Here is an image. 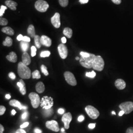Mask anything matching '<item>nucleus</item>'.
<instances>
[{
  "label": "nucleus",
  "mask_w": 133,
  "mask_h": 133,
  "mask_svg": "<svg viewBox=\"0 0 133 133\" xmlns=\"http://www.w3.org/2000/svg\"><path fill=\"white\" fill-rule=\"evenodd\" d=\"M51 22L52 24L56 28H59L61 26L60 15L59 13H56L51 17Z\"/></svg>",
  "instance_id": "nucleus-12"
},
{
  "label": "nucleus",
  "mask_w": 133,
  "mask_h": 133,
  "mask_svg": "<svg viewBox=\"0 0 133 133\" xmlns=\"http://www.w3.org/2000/svg\"><path fill=\"white\" fill-rule=\"evenodd\" d=\"M126 133H133V127H130L128 128Z\"/></svg>",
  "instance_id": "nucleus-41"
},
{
  "label": "nucleus",
  "mask_w": 133,
  "mask_h": 133,
  "mask_svg": "<svg viewBox=\"0 0 133 133\" xmlns=\"http://www.w3.org/2000/svg\"><path fill=\"white\" fill-rule=\"evenodd\" d=\"M7 8V7L6 6H1V8H0V16H1V17H2L3 16L5 11Z\"/></svg>",
  "instance_id": "nucleus-32"
},
{
  "label": "nucleus",
  "mask_w": 133,
  "mask_h": 133,
  "mask_svg": "<svg viewBox=\"0 0 133 133\" xmlns=\"http://www.w3.org/2000/svg\"><path fill=\"white\" fill-rule=\"evenodd\" d=\"M95 123H91L90 124L88 125V127L90 129H94L95 127Z\"/></svg>",
  "instance_id": "nucleus-47"
},
{
  "label": "nucleus",
  "mask_w": 133,
  "mask_h": 133,
  "mask_svg": "<svg viewBox=\"0 0 133 133\" xmlns=\"http://www.w3.org/2000/svg\"><path fill=\"white\" fill-rule=\"evenodd\" d=\"M29 98L31 100L32 107L34 108H38L41 102L39 95L35 92H31L29 95Z\"/></svg>",
  "instance_id": "nucleus-7"
},
{
  "label": "nucleus",
  "mask_w": 133,
  "mask_h": 133,
  "mask_svg": "<svg viewBox=\"0 0 133 133\" xmlns=\"http://www.w3.org/2000/svg\"><path fill=\"white\" fill-rule=\"evenodd\" d=\"M53 106V101L51 97L48 96H44L40 102V106L45 109H50Z\"/></svg>",
  "instance_id": "nucleus-6"
},
{
  "label": "nucleus",
  "mask_w": 133,
  "mask_h": 133,
  "mask_svg": "<svg viewBox=\"0 0 133 133\" xmlns=\"http://www.w3.org/2000/svg\"><path fill=\"white\" fill-rule=\"evenodd\" d=\"M28 115V113L27 112H24L23 114H22L21 117H22V118L23 119H25V118H26V117H27Z\"/></svg>",
  "instance_id": "nucleus-45"
},
{
  "label": "nucleus",
  "mask_w": 133,
  "mask_h": 133,
  "mask_svg": "<svg viewBox=\"0 0 133 133\" xmlns=\"http://www.w3.org/2000/svg\"><path fill=\"white\" fill-rule=\"evenodd\" d=\"M16 133H26V132L25 130H23L22 129H19L16 131Z\"/></svg>",
  "instance_id": "nucleus-43"
},
{
  "label": "nucleus",
  "mask_w": 133,
  "mask_h": 133,
  "mask_svg": "<svg viewBox=\"0 0 133 133\" xmlns=\"http://www.w3.org/2000/svg\"><path fill=\"white\" fill-rule=\"evenodd\" d=\"M37 48L35 46H32L31 47V56L32 57H34L36 55Z\"/></svg>",
  "instance_id": "nucleus-34"
},
{
  "label": "nucleus",
  "mask_w": 133,
  "mask_h": 133,
  "mask_svg": "<svg viewBox=\"0 0 133 133\" xmlns=\"http://www.w3.org/2000/svg\"><path fill=\"white\" fill-rule=\"evenodd\" d=\"M19 90H20V93L22 94L23 95H24L26 94V88L25 86H24L23 88H22L19 89Z\"/></svg>",
  "instance_id": "nucleus-37"
},
{
  "label": "nucleus",
  "mask_w": 133,
  "mask_h": 133,
  "mask_svg": "<svg viewBox=\"0 0 133 133\" xmlns=\"http://www.w3.org/2000/svg\"><path fill=\"white\" fill-rule=\"evenodd\" d=\"M6 98L7 99H11V96L9 94H7V95H6Z\"/></svg>",
  "instance_id": "nucleus-54"
},
{
  "label": "nucleus",
  "mask_w": 133,
  "mask_h": 133,
  "mask_svg": "<svg viewBox=\"0 0 133 133\" xmlns=\"http://www.w3.org/2000/svg\"><path fill=\"white\" fill-rule=\"evenodd\" d=\"M20 46L21 49L24 52H26L28 50L29 46V44L28 42H26L23 40H22L20 43Z\"/></svg>",
  "instance_id": "nucleus-24"
},
{
  "label": "nucleus",
  "mask_w": 133,
  "mask_h": 133,
  "mask_svg": "<svg viewBox=\"0 0 133 133\" xmlns=\"http://www.w3.org/2000/svg\"><path fill=\"white\" fill-rule=\"evenodd\" d=\"M105 66V62L103 58L100 56H96L94 62L93 63L92 68L94 70L101 71L104 69Z\"/></svg>",
  "instance_id": "nucleus-3"
},
{
  "label": "nucleus",
  "mask_w": 133,
  "mask_h": 133,
  "mask_svg": "<svg viewBox=\"0 0 133 133\" xmlns=\"http://www.w3.org/2000/svg\"><path fill=\"white\" fill-rule=\"evenodd\" d=\"M23 41L26 42H28L29 43L30 41H31V39L30 38L27 37V36H24L23 37Z\"/></svg>",
  "instance_id": "nucleus-39"
},
{
  "label": "nucleus",
  "mask_w": 133,
  "mask_h": 133,
  "mask_svg": "<svg viewBox=\"0 0 133 133\" xmlns=\"http://www.w3.org/2000/svg\"><path fill=\"white\" fill-rule=\"evenodd\" d=\"M60 6L62 7H66L68 5L69 0H59Z\"/></svg>",
  "instance_id": "nucleus-29"
},
{
  "label": "nucleus",
  "mask_w": 133,
  "mask_h": 133,
  "mask_svg": "<svg viewBox=\"0 0 133 133\" xmlns=\"http://www.w3.org/2000/svg\"><path fill=\"white\" fill-rule=\"evenodd\" d=\"M115 87L119 90H123L126 87V83L122 79H118L115 81Z\"/></svg>",
  "instance_id": "nucleus-15"
},
{
  "label": "nucleus",
  "mask_w": 133,
  "mask_h": 133,
  "mask_svg": "<svg viewBox=\"0 0 133 133\" xmlns=\"http://www.w3.org/2000/svg\"><path fill=\"white\" fill-rule=\"evenodd\" d=\"M6 110V108L4 106H0V115H2L4 114Z\"/></svg>",
  "instance_id": "nucleus-35"
},
{
  "label": "nucleus",
  "mask_w": 133,
  "mask_h": 133,
  "mask_svg": "<svg viewBox=\"0 0 133 133\" xmlns=\"http://www.w3.org/2000/svg\"><path fill=\"white\" fill-rule=\"evenodd\" d=\"M64 77L66 81L71 86H76L77 84L76 79L74 74L69 71H65L64 73Z\"/></svg>",
  "instance_id": "nucleus-9"
},
{
  "label": "nucleus",
  "mask_w": 133,
  "mask_h": 133,
  "mask_svg": "<svg viewBox=\"0 0 133 133\" xmlns=\"http://www.w3.org/2000/svg\"><path fill=\"white\" fill-rule=\"evenodd\" d=\"M61 131H62V132H64V129L63 128H62V129H61Z\"/></svg>",
  "instance_id": "nucleus-58"
},
{
  "label": "nucleus",
  "mask_w": 133,
  "mask_h": 133,
  "mask_svg": "<svg viewBox=\"0 0 133 133\" xmlns=\"http://www.w3.org/2000/svg\"><path fill=\"white\" fill-rule=\"evenodd\" d=\"M50 55V52L49 51H44L41 52L40 57H49Z\"/></svg>",
  "instance_id": "nucleus-30"
},
{
  "label": "nucleus",
  "mask_w": 133,
  "mask_h": 133,
  "mask_svg": "<svg viewBox=\"0 0 133 133\" xmlns=\"http://www.w3.org/2000/svg\"><path fill=\"white\" fill-rule=\"evenodd\" d=\"M9 104L13 107L19 108L20 109H22V105L21 104L20 101L16 100H12L10 101L9 102Z\"/></svg>",
  "instance_id": "nucleus-21"
},
{
  "label": "nucleus",
  "mask_w": 133,
  "mask_h": 133,
  "mask_svg": "<svg viewBox=\"0 0 133 133\" xmlns=\"http://www.w3.org/2000/svg\"><path fill=\"white\" fill-rule=\"evenodd\" d=\"M22 62L24 64H25L26 66L29 65L31 62V58L30 57L29 54L27 52H24L22 56Z\"/></svg>",
  "instance_id": "nucleus-16"
},
{
  "label": "nucleus",
  "mask_w": 133,
  "mask_h": 133,
  "mask_svg": "<svg viewBox=\"0 0 133 133\" xmlns=\"http://www.w3.org/2000/svg\"><path fill=\"white\" fill-rule=\"evenodd\" d=\"M23 36L22 35L20 34V35H19L17 36V39L18 41H22V40H23Z\"/></svg>",
  "instance_id": "nucleus-44"
},
{
  "label": "nucleus",
  "mask_w": 133,
  "mask_h": 133,
  "mask_svg": "<svg viewBox=\"0 0 133 133\" xmlns=\"http://www.w3.org/2000/svg\"><path fill=\"white\" fill-rule=\"evenodd\" d=\"M72 120V115L70 112H68L63 115L62 118V121L64 123L65 128L68 129L70 128V123Z\"/></svg>",
  "instance_id": "nucleus-13"
},
{
  "label": "nucleus",
  "mask_w": 133,
  "mask_h": 133,
  "mask_svg": "<svg viewBox=\"0 0 133 133\" xmlns=\"http://www.w3.org/2000/svg\"><path fill=\"white\" fill-rule=\"evenodd\" d=\"M2 31L6 34L10 36H13L14 34V31L10 27H6L2 29Z\"/></svg>",
  "instance_id": "nucleus-22"
},
{
  "label": "nucleus",
  "mask_w": 133,
  "mask_h": 133,
  "mask_svg": "<svg viewBox=\"0 0 133 133\" xmlns=\"http://www.w3.org/2000/svg\"><path fill=\"white\" fill-rule=\"evenodd\" d=\"M36 91L38 93H42L44 91L45 86L44 84L42 82H38L36 86Z\"/></svg>",
  "instance_id": "nucleus-19"
},
{
  "label": "nucleus",
  "mask_w": 133,
  "mask_h": 133,
  "mask_svg": "<svg viewBox=\"0 0 133 133\" xmlns=\"http://www.w3.org/2000/svg\"><path fill=\"white\" fill-rule=\"evenodd\" d=\"M95 57L96 55L95 54L91 53H90V56L87 58H84L81 56V58L79 60V62L81 66H83V67L86 68H92L93 66V63L95 59Z\"/></svg>",
  "instance_id": "nucleus-2"
},
{
  "label": "nucleus",
  "mask_w": 133,
  "mask_h": 133,
  "mask_svg": "<svg viewBox=\"0 0 133 133\" xmlns=\"http://www.w3.org/2000/svg\"><path fill=\"white\" fill-rule=\"evenodd\" d=\"M8 76H9V77L11 78H12V79H14L15 78V77H16L15 75L13 73V72H11V73H9Z\"/></svg>",
  "instance_id": "nucleus-38"
},
{
  "label": "nucleus",
  "mask_w": 133,
  "mask_h": 133,
  "mask_svg": "<svg viewBox=\"0 0 133 133\" xmlns=\"http://www.w3.org/2000/svg\"><path fill=\"white\" fill-rule=\"evenodd\" d=\"M29 123H28V122H25V123H24L22 125H21V126H20V128H21V129H23V128H26V127H27L28 125H29Z\"/></svg>",
  "instance_id": "nucleus-40"
},
{
  "label": "nucleus",
  "mask_w": 133,
  "mask_h": 133,
  "mask_svg": "<svg viewBox=\"0 0 133 133\" xmlns=\"http://www.w3.org/2000/svg\"><path fill=\"white\" fill-rule=\"evenodd\" d=\"M35 132L36 133H42V131L38 128H35Z\"/></svg>",
  "instance_id": "nucleus-51"
},
{
  "label": "nucleus",
  "mask_w": 133,
  "mask_h": 133,
  "mask_svg": "<svg viewBox=\"0 0 133 133\" xmlns=\"http://www.w3.org/2000/svg\"><path fill=\"white\" fill-rule=\"evenodd\" d=\"M8 24V21L7 19L3 17L0 18V25L1 26H6Z\"/></svg>",
  "instance_id": "nucleus-31"
},
{
  "label": "nucleus",
  "mask_w": 133,
  "mask_h": 133,
  "mask_svg": "<svg viewBox=\"0 0 133 133\" xmlns=\"http://www.w3.org/2000/svg\"><path fill=\"white\" fill-rule=\"evenodd\" d=\"M36 9L39 12L44 13L49 7V5L44 0H38L35 4Z\"/></svg>",
  "instance_id": "nucleus-4"
},
{
  "label": "nucleus",
  "mask_w": 133,
  "mask_h": 133,
  "mask_svg": "<svg viewBox=\"0 0 133 133\" xmlns=\"http://www.w3.org/2000/svg\"><path fill=\"white\" fill-rule=\"evenodd\" d=\"M112 114H114V115H115V114H115V112H114V111H113L112 112Z\"/></svg>",
  "instance_id": "nucleus-57"
},
{
  "label": "nucleus",
  "mask_w": 133,
  "mask_h": 133,
  "mask_svg": "<svg viewBox=\"0 0 133 133\" xmlns=\"http://www.w3.org/2000/svg\"><path fill=\"white\" fill-rule=\"evenodd\" d=\"M76 60H80V58L78 57H76Z\"/></svg>",
  "instance_id": "nucleus-56"
},
{
  "label": "nucleus",
  "mask_w": 133,
  "mask_h": 133,
  "mask_svg": "<svg viewBox=\"0 0 133 133\" xmlns=\"http://www.w3.org/2000/svg\"><path fill=\"white\" fill-rule=\"evenodd\" d=\"M80 54L81 57H84V58L89 57L90 55V53H88L85 52H83V51L80 53Z\"/></svg>",
  "instance_id": "nucleus-36"
},
{
  "label": "nucleus",
  "mask_w": 133,
  "mask_h": 133,
  "mask_svg": "<svg viewBox=\"0 0 133 133\" xmlns=\"http://www.w3.org/2000/svg\"><path fill=\"white\" fill-rule=\"evenodd\" d=\"M34 40L36 47L38 48H39L42 45V44L40 42V37L38 35H36L34 37Z\"/></svg>",
  "instance_id": "nucleus-26"
},
{
  "label": "nucleus",
  "mask_w": 133,
  "mask_h": 133,
  "mask_svg": "<svg viewBox=\"0 0 133 133\" xmlns=\"http://www.w3.org/2000/svg\"><path fill=\"white\" fill-rule=\"evenodd\" d=\"M46 126L51 130L57 132L59 131V127L57 121L55 120L48 121L46 122Z\"/></svg>",
  "instance_id": "nucleus-11"
},
{
  "label": "nucleus",
  "mask_w": 133,
  "mask_h": 133,
  "mask_svg": "<svg viewBox=\"0 0 133 133\" xmlns=\"http://www.w3.org/2000/svg\"><path fill=\"white\" fill-rule=\"evenodd\" d=\"M15 114H16V111L14 109H13L12 111V114H13V115H14Z\"/></svg>",
  "instance_id": "nucleus-55"
},
{
  "label": "nucleus",
  "mask_w": 133,
  "mask_h": 133,
  "mask_svg": "<svg viewBox=\"0 0 133 133\" xmlns=\"http://www.w3.org/2000/svg\"><path fill=\"white\" fill-rule=\"evenodd\" d=\"M85 109L89 116L93 119H97L100 115V112L98 110L92 106H86Z\"/></svg>",
  "instance_id": "nucleus-5"
},
{
  "label": "nucleus",
  "mask_w": 133,
  "mask_h": 133,
  "mask_svg": "<svg viewBox=\"0 0 133 133\" xmlns=\"http://www.w3.org/2000/svg\"><path fill=\"white\" fill-rule=\"evenodd\" d=\"M125 114V112H124V111H123V110H121L119 112V116H122L123 114Z\"/></svg>",
  "instance_id": "nucleus-53"
},
{
  "label": "nucleus",
  "mask_w": 133,
  "mask_h": 133,
  "mask_svg": "<svg viewBox=\"0 0 133 133\" xmlns=\"http://www.w3.org/2000/svg\"><path fill=\"white\" fill-rule=\"evenodd\" d=\"M64 112H65V110H64V109H63V108H59V109H58V112L59 114H63L64 113Z\"/></svg>",
  "instance_id": "nucleus-48"
},
{
  "label": "nucleus",
  "mask_w": 133,
  "mask_h": 133,
  "mask_svg": "<svg viewBox=\"0 0 133 133\" xmlns=\"http://www.w3.org/2000/svg\"><path fill=\"white\" fill-rule=\"evenodd\" d=\"M89 0H79V2L81 4H85L88 2Z\"/></svg>",
  "instance_id": "nucleus-49"
},
{
  "label": "nucleus",
  "mask_w": 133,
  "mask_h": 133,
  "mask_svg": "<svg viewBox=\"0 0 133 133\" xmlns=\"http://www.w3.org/2000/svg\"><path fill=\"white\" fill-rule=\"evenodd\" d=\"M17 71L19 76L22 79H29L31 76V72L29 68L22 62L18 64Z\"/></svg>",
  "instance_id": "nucleus-1"
},
{
  "label": "nucleus",
  "mask_w": 133,
  "mask_h": 133,
  "mask_svg": "<svg viewBox=\"0 0 133 133\" xmlns=\"http://www.w3.org/2000/svg\"><path fill=\"white\" fill-rule=\"evenodd\" d=\"M121 110L124 111L125 114H129L133 111V102L126 101L121 103L119 106Z\"/></svg>",
  "instance_id": "nucleus-8"
},
{
  "label": "nucleus",
  "mask_w": 133,
  "mask_h": 133,
  "mask_svg": "<svg viewBox=\"0 0 133 133\" xmlns=\"http://www.w3.org/2000/svg\"><path fill=\"white\" fill-rule=\"evenodd\" d=\"M6 59L13 63H15L17 60V56L14 52H11L6 56Z\"/></svg>",
  "instance_id": "nucleus-18"
},
{
  "label": "nucleus",
  "mask_w": 133,
  "mask_h": 133,
  "mask_svg": "<svg viewBox=\"0 0 133 133\" xmlns=\"http://www.w3.org/2000/svg\"><path fill=\"white\" fill-rule=\"evenodd\" d=\"M112 2L116 5H119L121 3V0H111Z\"/></svg>",
  "instance_id": "nucleus-42"
},
{
  "label": "nucleus",
  "mask_w": 133,
  "mask_h": 133,
  "mask_svg": "<svg viewBox=\"0 0 133 133\" xmlns=\"http://www.w3.org/2000/svg\"><path fill=\"white\" fill-rule=\"evenodd\" d=\"M58 50L60 56L63 59H66L68 54V51L67 46L64 44H60L58 46Z\"/></svg>",
  "instance_id": "nucleus-10"
},
{
  "label": "nucleus",
  "mask_w": 133,
  "mask_h": 133,
  "mask_svg": "<svg viewBox=\"0 0 133 133\" xmlns=\"http://www.w3.org/2000/svg\"><path fill=\"white\" fill-rule=\"evenodd\" d=\"M3 45L4 46H11L13 45V39L12 38L9 37H7L5 40H4L3 42Z\"/></svg>",
  "instance_id": "nucleus-25"
},
{
  "label": "nucleus",
  "mask_w": 133,
  "mask_h": 133,
  "mask_svg": "<svg viewBox=\"0 0 133 133\" xmlns=\"http://www.w3.org/2000/svg\"><path fill=\"white\" fill-rule=\"evenodd\" d=\"M4 131V128L2 124H1L0 125V133H3Z\"/></svg>",
  "instance_id": "nucleus-50"
},
{
  "label": "nucleus",
  "mask_w": 133,
  "mask_h": 133,
  "mask_svg": "<svg viewBox=\"0 0 133 133\" xmlns=\"http://www.w3.org/2000/svg\"><path fill=\"white\" fill-rule=\"evenodd\" d=\"M84 119V117L83 115H80L78 118V121L79 122H82Z\"/></svg>",
  "instance_id": "nucleus-46"
},
{
  "label": "nucleus",
  "mask_w": 133,
  "mask_h": 133,
  "mask_svg": "<svg viewBox=\"0 0 133 133\" xmlns=\"http://www.w3.org/2000/svg\"><path fill=\"white\" fill-rule=\"evenodd\" d=\"M40 42L42 45L46 47H50L52 44L51 38L45 35H43L40 37Z\"/></svg>",
  "instance_id": "nucleus-14"
},
{
  "label": "nucleus",
  "mask_w": 133,
  "mask_h": 133,
  "mask_svg": "<svg viewBox=\"0 0 133 133\" xmlns=\"http://www.w3.org/2000/svg\"><path fill=\"white\" fill-rule=\"evenodd\" d=\"M27 33L31 38H34L35 36H36V32L34 25H30L29 26L27 29Z\"/></svg>",
  "instance_id": "nucleus-20"
},
{
  "label": "nucleus",
  "mask_w": 133,
  "mask_h": 133,
  "mask_svg": "<svg viewBox=\"0 0 133 133\" xmlns=\"http://www.w3.org/2000/svg\"><path fill=\"white\" fill-rule=\"evenodd\" d=\"M96 73L94 71H92L90 73H86V76L91 77V78H94L96 76Z\"/></svg>",
  "instance_id": "nucleus-33"
},
{
  "label": "nucleus",
  "mask_w": 133,
  "mask_h": 133,
  "mask_svg": "<svg viewBox=\"0 0 133 133\" xmlns=\"http://www.w3.org/2000/svg\"><path fill=\"white\" fill-rule=\"evenodd\" d=\"M63 34L68 38H71L73 35V30L70 28H65L63 30Z\"/></svg>",
  "instance_id": "nucleus-23"
},
{
  "label": "nucleus",
  "mask_w": 133,
  "mask_h": 133,
  "mask_svg": "<svg viewBox=\"0 0 133 133\" xmlns=\"http://www.w3.org/2000/svg\"><path fill=\"white\" fill-rule=\"evenodd\" d=\"M61 40H62V43L63 44H65V43H66V42H67V39L66 38H65V37H63L62 39H61Z\"/></svg>",
  "instance_id": "nucleus-52"
},
{
  "label": "nucleus",
  "mask_w": 133,
  "mask_h": 133,
  "mask_svg": "<svg viewBox=\"0 0 133 133\" xmlns=\"http://www.w3.org/2000/svg\"><path fill=\"white\" fill-rule=\"evenodd\" d=\"M5 4L6 5V6L13 11H16V6L18 5L16 2L12 0H6L5 2Z\"/></svg>",
  "instance_id": "nucleus-17"
},
{
  "label": "nucleus",
  "mask_w": 133,
  "mask_h": 133,
  "mask_svg": "<svg viewBox=\"0 0 133 133\" xmlns=\"http://www.w3.org/2000/svg\"><path fill=\"white\" fill-rule=\"evenodd\" d=\"M32 78L34 79H39L40 78V75L38 70H36L32 74Z\"/></svg>",
  "instance_id": "nucleus-27"
},
{
  "label": "nucleus",
  "mask_w": 133,
  "mask_h": 133,
  "mask_svg": "<svg viewBox=\"0 0 133 133\" xmlns=\"http://www.w3.org/2000/svg\"><path fill=\"white\" fill-rule=\"evenodd\" d=\"M41 70H42V72L44 74L45 76H48L49 73H48V70H47V67L45 66H44V65H42L41 66Z\"/></svg>",
  "instance_id": "nucleus-28"
}]
</instances>
